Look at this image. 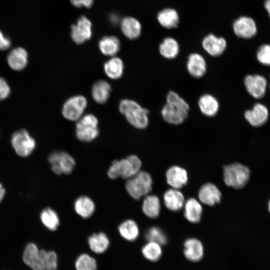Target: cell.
Masks as SVG:
<instances>
[{
    "instance_id": "cell-3",
    "label": "cell",
    "mask_w": 270,
    "mask_h": 270,
    "mask_svg": "<svg viewBox=\"0 0 270 270\" xmlns=\"http://www.w3.org/2000/svg\"><path fill=\"white\" fill-rule=\"evenodd\" d=\"M250 176V168L240 163L234 162L224 166V180L228 186L236 190L242 188L248 184Z\"/></svg>"
},
{
    "instance_id": "cell-32",
    "label": "cell",
    "mask_w": 270,
    "mask_h": 270,
    "mask_svg": "<svg viewBox=\"0 0 270 270\" xmlns=\"http://www.w3.org/2000/svg\"><path fill=\"white\" fill-rule=\"evenodd\" d=\"M157 18L160 24L166 28H176L179 22L177 12L170 8H165L160 12Z\"/></svg>"
},
{
    "instance_id": "cell-43",
    "label": "cell",
    "mask_w": 270,
    "mask_h": 270,
    "mask_svg": "<svg viewBox=\"0 0 270 270\" xmlns=\"http://www.w3.org/2000/svg\"><path fill=\"white\" fill-rule=\"evenodd\" d=\"M72 4L76 7L89 8L93 4V0H70Z\"/></svg>"
},
{
    "instance_id": "cell-6",
    "label": "cell",
    "mask_w": 270,
    "mask_h": 270,
    "mask_svg": "<svg viewBox=\"0 0 270 270\" xmlns=\"http://www.w3.org/2000/svg\"><path fill=\"white\" fill-rule=\"evenodd\" d=\"M52 170L58 175L71 173L76 166V161L69 154L63 151H56L48 158Z\"/></svg>"
},
{
    "instance_id": "cell-34",
    "label": "cell",
    "mask_w": 270,
    "mask_h": 270,
    "mask_svg": "<svg viewBox=\"0 0 270 270\" xmlns=\"http://www.w3.org/2000/svg\"><path fill=\"white\" fill-rule=\"evenodd\" d=\"M40 218L44 226L50 230H56L60 225V218L57 212L50 208H46L42 211Z\"/></svg>"
},
{
    "instance_id": "cell-2",
    "label": "cell",
    "mask_w": 270,
    "mask_h": 270,
    "mask_svg": "<svg viewBox=\"0 0 270 270\" xmlns=\"http://www.w3.org/2000/svg\"><path fill=\"white\" fill-rule=\"evenodd\" d=\"M142 162L135 155H130L125 158L114 160L108 170V176L112 180L122 178L128 179L140 171Z\"/></svg>"
},
{
    "instance_id": "cell-7",
    "label": "cell",
    "mask_w": 270,
    "mask_h": 270,
    "mask_svg": "<svg viewBox=\"0 0 270 270\" xmlns=\"http://www.w3.org/2000/svg\"><path fill=\"white\" fill-rule=\"evenodd\" d=\"M11 144L16 152L22 157L29 156L36 146L35 140L24 129L16 131L12 134Z\"/></svg>"
},
{
    "instance_id": "cell-41",
    "label": "cell",
    "mask_w": 270,
    "mask_h": 270,
    "mask_svg": "<svg viewBox=\"0 0 270 270\" xmlns=\"http://www.w3.org/2000/svg\"><path fill=\"white\" fill-rule=\"evenodd\" d=\"M10 92V88L6 81L0 77V100L7 98Z\"/></svg>"
},
{
    "instance_id": "cell-17",
    "label": "cell",
    "mask_w": 270,
    "mask_h": 270,
    "mask_svg": "<svg viewBox=\"0 0 270 270\" xmlns=\"http://www.w3.org/2000/svg\"><path fill=\"white\" fill-rule=\"evenodd\" d=\"M188 113L166 102L161 110L163 120L167 123L174 125L182 124L187 118Z\"/></svg>"
},
{
    "instance_id": "cell-12",
    "label": "cell",
    "mask_w": 270,
    "mask_h": 270,
    "mask_svg": "<svg viewBox=\"0 0 270 270\" xmlns=\"http://www.w3.org/2000/svg\"><path fill=\"white\" fill-rule=\"evenodd\" d=\"M233 30L236 36L248 39L254 37L257 32V28L254 20L248 16H240L233 23Z\"/></svg>"
},
{
    "instance_id": "cell-29",
    "label": "cell",
    "mask_w": 270,
    "mask_h": 270,
    "mask_svg": "<svg viewBox=\"0 0 270 270\" xmlns=\"http://www.w3.org/2000/svg\"><path fill=\"white\" fill-rule=\"evenodd\" d=\"M202 206L194 198H190L184 204V215L186 219L192 223L198 222L201 218Z\"/></svg>"
},
{
    "instance_id": "cell-42",
    "label": "cell",
    "mask_w": 270,
    "mask_h": 270,
    "mask_svg": "<svg viewBox=\"0 0 270 270\" xmlns=\"http://www.w3.org/2000/svg\"><path fill=\"white\" fill-rule=\"evenodd\" d=\"M11 46L10 40L0 30V50L8 49Z\"/></svg>"
},
{
    "instance_id": "cell-9",
    "label": "cell",
    "mask_w": 270,
    "mask_h": 270,
    "mask_svg": "<svg viewBox=\"0 0 270 270\" xmlns=\"http://www.w3.org/2000/svg\"><path fill=\"white\" fill-rule=\"evenodd\" d=\"M46 252L44 250H39L34 243L28 244L24 252V262L32 270H45Z\"/></svg>"
},
{
    "instance_id": "cell-27",
    "label": "cell",
    "mask_w": 270,
    "mask_h": 270,
    "mask_svg": "<svg viewBox=\"0 0 270 270\" xmlns=\"http://www.w3.org/2000/svg\"><path fill=\"white\" fill-rule=\"evenodd\" d=\"M98 48L104 55L114 56L119 52L120 44L116 36H106L100 40Z\"/></svg>"
},
{
    "instance_id": "cell-21",
    "label": "cell",
    "mask_w": 270,
    "mask_h": 270,
    "mask_svg": "<svg viewBox=\"0 0 270 270\" xmlns=\"http://www.w3.org/2000/svg\"><path fill=\"white\" fill-rule=\"evenodd\" d=\"M198 106L200 112L208 117L215 116L220 108V104L217 98L208 94H204L200 97Z\"/></svg>"
},
{
    "instance_id": "cell-31",
    "label": "cell",
    "mask_w": 270,
    "mask_h": 270,
    "mask_svg": "<svg viewBox=\"0 0 270 270\" xmlns=\"http://www.w3.org/2000/svg\"><path fill=\"white\" fill-rule=\"evenodd\" d=\"M160 204L158 198L155 195H147L142 204L144 214L151 218H157L160 212Z\"/></svg>"
},
{
    "instance_id": "cell-44",
    "label": "cell",
    "mask_w": 270,
    "mask_h": 270,
    "mask_svg": "<svg viewBox=\"0 0 270 270\" xmlns=\"http://www.w3.org/2000/svg\"><path fill=\"white\" fill-rule=\"evenodd\" d=\"M6 191L2 184L0 183V202L3 200L5 195Z\"/></svg>"
},
{
    "instance_id": "cell-22",
    "label": "cell",
    "mask_w": 270,
    "mask_h": 270,
    "mask_svg": "<svg viewBox=\"0 0 270 270\" xmlns=\"http://www.w3.org/2000/svg\"><path fill=\"white\" fill-rule=\"evenodd\" d=\"M74 208L75 212L83 218H88L92 216L95 212L96 205L90 197L82 196L78 197L74 201Z\"/></svg>"
},
{
    "instance_id": "cell-28",
    "label": "cell",
    "mask_w": 270,
    "mask_h": 270,
    "mask_svg": "<svg viewBox=\"0 0 270 270\" xmlns=\"http://www.w3.org/2000/svg\"><path fill=\"white\" fill-rule=\"evenodd\" d=\"M118 230L120 236L124 240L132 242L137 239L140 230L136 222L132 220H126L118 226Z\"/></svg>"
},
{
    "instance_id": "cell-4",
    "label": "cell",
    "mask_w": 270,
    "mask_h": 270,
    "mask_svg": "<svg viewBox=\"0 0 270 270\" xmlns=\"http://www.w3.org/2000/svg\"><path fill=\"white\" fill-rule=\"evenodd\" d=\"M126 180L125 185L126 192L134 200L147 196L152 190V178L146 172L140 170Z\"/></svg>"
},
{
    "instance_id": "cell-15",
    "label": "cell",
    "mask_w": 270,
    "mask_h": 270,
    "mask_svg": "<svg viewBox=\"0 0 270 270\" xmlns=\"http://www.w3.org/2000/svg\"><path fill=\"white\" fill-rule=\"evenodd\" d=\"M244 118L253 126L258 127L263 125L268 118V110L264 104H256L252 109L244 112Z\"/></svg>"
},
{
    "instance_id": "cell-46",
    "label": "cell",
    "mask_w": 270,
    "mask_h": 270,
    "mask_svg": "<svg viewBox=\"0 0 270 270\" xmlns=\"http://www.w3.org/2000/svg\"><path fill=\"white\" fill-rule=\"evenodd\" d=\"M268 211L270 214V199L268 200Z\"/></svg>"
},
{
    "instance_id": "cell-38",
    "label": "cell",
    "mask_w": 270,
    "mask_h": 270,
    "mask_svg": "<svg viewBox=\"0 0 270 270\" xmlns=\"http://www.w3.org/2000/svg\"><path fill=\"white\" fill-rule=\"evenodd\" d=\"M166 102V103L188 112L190 106L188 103L175 92L170 91L168 93Z\"/></svg>"
},
{
    "instance_id": "cell-1",
    "label": "cell",
    "mask_w": 270,
    "mask_h": 270,
    "mask_svg": "<svg viewBox=\"0 0 270 270\" xmlns=\"http://www.w3.org/2000/svg\"><path fill=\"white\" fill-rule=\"evenodd\" d=\"M119 110L134 127L144 129L148 124L149 112L134 100L124 99L119 104Z\"/></svg>"
},
{
    "instance_id": "cell-37",
    "label": "cell",
    "mask_w": 270,
    "mask_h": 270,
    "mask_svg": "<svg viewBox=\"0 0 270 270\" xmlns=\"http://www.w3.org/2000/svg\"><path fill=\"white\" fill-rule=\"evenodd\" d=\"M147 240L154 242L160 244L164 245L167 242V238L161 228L157 226H152L144 234Z\"/></svg>"
},
{
    "instance_id": "cell-33",
    "label": "cell",
    "mask_w": 270,
    "mask_h": 270,
    "mask_svg": "<svg viewBox=\"0 0 270 270\" xmlns=\"http://www.w3.org/2000/svg\"><path fill=\"white\" fill-rule=\"evenodd\" d=\"M159 52L166 59L176 58L180 52V46L177 41L172 38H166L160 44Z\"/></svg>"
},
{
    "instance_id": "cell-35",
    "label": "cell",
    "mask_w": 270,
    "mask_h": 270,
    "mask_svg": "<svg viewBox=\"0 0 270 270\" xmlns=\"http://www.w3.org/2000/svg\"><path fill=\"white\" fill-rule=\"evenodd\" d=\"M142 253L147 260L154 262L160 258L162 250L160 244L154 242L148 241L142 246Z\"/></svg>"
},
{
    "instance_id": "cell-16",
    "label": "cell",
    "mask_w": 270,
    "mask_h": 270,
    "mask_svg": "<svg viewBox=\"0 0 270 270\" xmlns=\"http://www.w3.org/2000/svg\"><path fill=\"white\" fill-rule=\"evenodd\" d=\"M185 258L192 262L200 260L204 255V248L202 242L196 238H189L184 244Z\"/></svg>"
},
{
    "instance_id": "cell-14",
    "label": "cell",
    "mask_w": 270,
    "mask_h": 270,
    "mask_svg": "<svg viewBox=\"0 0 270 270\" xmlns=\"http://www.w3.org/2000/svg\"><path fill=\"white\" fill-rule=\"evenodd\" d=\"M204 50L212 56H218L223 54L226 48V42L222 37L213 34L206 36L202 42Z\"/></svg>"
},
{
    "instance_id": "cell-20",
    "label": "cell",
    "mask_w": 270,
    "mask_h": 270,
    "mask_svg": "<svg viewBox=\"0 0 270 270\" xmlns=\"http://www.w3.org/2000/svg\"><path fill=\"white\" fill-rule=\"evenodd\" d=\"M7 62L12 69L21 70L24 69L28 64V52L22 48H14L8 54Z\"/></svg>"
},
{
    "instance_id": "cell-13",
    "label": "cell",
    "mask_w": 270,
    "mask_h": 270,
    "mask_svg": "<svg viewBox=\"0 0 270 270\" xmlns=\"http://www.w3.org/2000/svg\"><path fill=\"white\" fill-rule=\"evenodd\" d=\"M186 68L188 74L196 78L204 76L206 72L207 65L204 58L198 53H192L188 58Z\"/></svg>"
},
{
    "instance_id": "cell-19",
    "label": "cell",
    "mask_w": 270,
    "mask_h": 270,
    "mask_svg": "<svg viewBox=\"0 0 270 270\" xmlns=\"http://www.w3.org/2000/svg\"><path fill=\"white\" fill-rule=\"evenodd\" d=\"M167 183L172 188L178 189L186 184L188 176L183 168L174 166L170 168L166 172Z\"/></svg>"
},
{
    "instance_id": "cell-45",
    "label": "cell",
    "mask_w": 270,
    "mask_h": 270,
    "mask_svg": "<svg viewBox=\"0 0 270 270\" xmlns=\"http://www.w3.org/2000/svg\"><path fill=\"white\" fill-rule=\"evenodd\" d=\"M264 8L267 10L270 18V0H266L265 1Z\"/></svg>"
},
{
    "instance_id": "cell-23",
    "label": "cell",
    "mask_w": 270,
    "mask_h": 270,
    "mask_svg": "<svg viewBox=\"0 0 270 270\" xmlns=\"http://www.w3.org/2000/svg\"><path fill=\"white\" fill-rule=\"evenodd\" d=\"M164 201L166 208L173 212H177L182 208L184 198L183 194L176 188L167 190L164 195Z\"/></svg>"
},
{
    "instance_id": "cell-24",
    "label": "cell",
    "mask_w": 270,
    "mask_h": 270,
    "mask_svg": "<svg viewBox=\"0 0 270 270\" xmlns=\"http://www.w3.org/2000/svg\"><path fill=\"white\" fill-rule=\"evenodd\" d=\"M120 28L124 34L130 40L136 39L140 35L141 24L134 18L128 16L123 18L120 22Z\"/></svg>"
},
{
    "instance_id": "cell-36",
    "label": "cell",
    "mask_w": 270,
    "mask_h": 270,
    "mask_svg": "<svg viewBox=\"0 0 270 270\" xmlns=\"http://www.w3.org/2000/svg\"><path fill=\"white\" fill-rule=\"evenodd\" d=\"M76 270H96L97 263L96 259L87 254L80 255L75 262Z\"/></svg>"
},
{
    "instance_id": "cell-47",
    "label": "cell",
    "mask_w": 270,
    "mask_h": 270,
    "mask_svg": "<svg viewBox=\"0 0 270 270\" xmlns=\"http://www.w3.org/2000/svg\"></svg>"
},
{
    "instance_id": "cell-30",
    "label": "cell",
    "mask_w": 270,
    "mask_h": 270,
    "mask_svg": "<svg viewBox=\"0 0 270 270\" xmlns=\"http://www.w3.org/2000/svg\"><path fill=\"white\" fill-rule=\"evenodd\" d=\"M104 69L105 74L109 78L113 80L118 79L124 72L123 62L118 57L112 56L104 63Z\"/></svg>"
},
{
    "instance_id": "cell-40",
    "label": "cell",
    "mask_w": 270,
    "mask_h": 270,
    "mask_svg": "<svg viewBox=\"0 0 270 270\" xmlns=\"http://www.w3.org/2000/svg\"><path fill=\"white\" fill-rule=\"evenodd\" d=\"M58 267V256L54 251L46 252L45 270H56Z\"/></svg>"
},
{
    "instance_id": "cell-26",
    "label": "cell",
    "mask_w": 270,
    "mask_h": 270,
    "mask_svg": "<svg viewBox=\"0 0 270 270\" xmlns=\"http://www.w3.org/2000/svg\"><path fill=\"white\" fill-rule=\"evenodd\" d=\"M110 92L111 86L110 84L106 80H99L93 84L92 95L95 102L103 104L108 100Z\"/></svg>"
},
{
    "instance_id": "cell-18",
    "label": "cell",
    "mask_w": 270,
    "mask_h": 270,
    "mask_svg": "<svg viewBox=\"0 0 270 270\" xmlns=\"http://www.w3.org/2000/svg\"><path fill=\"white\" fill-rule=\"evenodd\" d=\"M198 196L201 202L206 205L212 206L220 202L222 194L216 185L206 183L200 189Z\"/></svg>"
},
{
    "instance_id": "cell-11",
    "label": "cell",
    "mask_w": 270,
    "mask_h": 270,
    "mask_svg": "<svg viewBox=\"0 0 270 270\" xmlns=\"http://www.w3.org/2000/svg\"><path fill=\"white\" fill-rule=\"evenodd\" d=\"M244 83L248 92L254 98H260L264 96L267 87V81L264 76L248 74L245 77Z\"/></svg>"
},
{
    "instance_id": "cell-10",
    "label": "cell",
    "mask_w": 270,
    "mask_h": 270,
    "mask_svg": "<svg viewBox=\"0 0 270 270\" xmlns=\"http://www.w3.org/2000/svg\"><path fill=\"white\" fill-rule=\"evenodd\" d=\"M92 22L85 16H80L71 27V37L77 44H82L90 40L92 36Z\"/></svg>"
},
{
    "instance_id": "cell-8",
    "label": "cell",
    "mask_w": 270,
    "mask_h": 270,
    "mask_svg": "<svg viewBox=\"0 0 270 270\" xmlns=\"http://www.w3.org/2000/svg\"><path fill=\"white\" fill-rule=\"evenodd\" d=\"M87 104V100L84 96H74L69 98L64 104L62 114L68 120L77 121L82 116Z\"/></svg>"
},
{
    "instance_id": "cell-39",
    "label": "cell",
    "mask_w": 270,
    "mask_h": 270,
    "mask_svg": "<svg viewBox=\"0 0 270 270\" xmlns=\"http://www.w3.org/2000/svg\"><path fill=\"white\" fill-rule=\"evenodd\" d=\"M256 57L260 64L265 66H270V44L262 45L257 51Z\"/></svg>"
},
{
    "instance_id": "cell-25",
    "label": "cell",
    "mask_w": 270,
    "mask_h": 270,
    "mask_svg": "<svg viewBox=\"0 0 270 270\" xmlns=\"http://www.w3.org/2000/svg\"><path fill=\"white\" fill-rule=\"evenodd\" d=\"M88 242L91 250L98 254L104 252L110 245L108 236L102 232L92 234L88 238Z\"/></svg>"
},
{
    "instance_id": "cell-5",
    "label": "cell",
    "mask_w": 270,
    "mask_h": 270,
    "mask_svg": "<svg viewBox=\"0 0 270 270\" xmlns=\"http://www.w3.org/2000/svg\"><path fill=\"white\" fill-rule=\"evenodd\" d=\"M98 119L92 114L82 116L76 121V134L80 141L90 142L98 136Z\"/></svg>"
}]
</instances>
